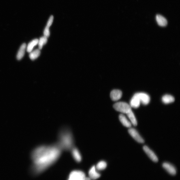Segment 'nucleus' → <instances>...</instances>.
I'll use <instances>...</instances> for the list:
<instances>
[{
  "instance_id": "dca6fc26",
  "label": "nucleus",
  "mask_w": 180,
  "mask_h": 180,
  "mask_svg": "<svg viewBox=\"0 0 180 180\" xmlns=\"http://www.w3.org/2000/svg\"><path fill=\"white\" fill-rule=\"evenodd\" d=\"M175 99L174 97L169 94L165 95L162 98V102L165 104L173 103Z\"/></svg>"
},
{
  "instance_id": "412c9836",
  "label": "nucleus",
  "mask_w": 180,
  "mask_h": 180,
  "mask_svg": "<svg viewBox=\"0 0 180 180\" xmlns=\"http://www.w3.org/2000/svg\"><path fill=\"white\" fill-rule=\"evenodd\" d=\"M47 41V37L44 36L41 37L39 40L38 44L39 45V50H41L42 49L44 45L46 44Z\"/></svg>"
},
{
  "instance_id": "6ab92c4d",
  "label": "nucleus",
  "mask_w": 180,
  "mask_h": 180,
  "mask_svg": "<svg viewBox=\"0 0 180 180\" xmlns=\"http://www.w3.org/2000/svg\"><path fill=\"white\" fill-rule=\"evenodd\" d=\"M30 53V58L31 60H34L39 57L41 54V51L39 49H37Z\"/></svg>"
},
{
  "instance_id": "7ed1b4c3",
  "label": "nucleus",
  "mask_w": 180,
  "mask_h": 180,
  "mask_svg": "<svg viewBox=\"0 0 180 180\" xmlns=\"http://www.w3.org/2000/svg\"><path fill=\"white\" fill-rule=\"evenodd\" d=\"M113 107L118 112L125 114L131 110V106L128 104L124 102H119L115 103Z\"/></svg>"
},
{
  "instance_id": "5701e85b",
  "label": "nucleus",
  "mask_w": 180,
  "mask_h": 180,
  "mask_svg": "<svg viewBox=\"0 0 180 180\" xmlns=\"http://www.w3.org/2000/svg\"><path fill=\"white\" fill-rule=\"evenodd\" d=\"M53 16H51L49 18L48 22L47 23V26L49 27L52 25L53 22Z\"/></svg>"
},
{
  "instance_id": "6e6552de",
  "label": "nucleus",
  "mask_w": 180,
  "mask_h": 180,
  "mask_svg": "<svg viewBox=\"0 0 180 180\" xmlns=\"http://www.w3.org/2000/svg\"><path fill=\"white\" fill-rule=\"evenodd\" d=\"M162 167L169 173L172 175H175L176 174V168L170 163L164 162L162 165Z\"/></svg>"
},
{
  "instance_id": "2eb2a0df",
  "label": "nucleus",
  "mask_w": 180,
  "mask_h": 180,
  "mask_svg": "<svg viewBox=\"0 0 180 180\" xmlns=\"http://www.w3.org/2000/svg\"><path fill=\"white\" fill-rule=\"evenodd\" d=\"M119 119L121 122L124 126L130 128L131 127V124L127 119L125 116L123 114H120L119 116Z\"/></svg>"
},
{
  "instance_id": "f8f14e48",
  "label": "nucleus",
  "mask_w": 180,
  "mask_h": 180,
  "mask_svg": "<svg viewBox=\"0 0 180 180\" xmlns=\"http://www.w3.org/2000/svg\"><path fill=\"white\" fill-rule=\"evenodd\" d=\"M141 103L138 96L135 94L130 101L129 105L131 108H137L139 107Z\"/></svg>"
},
{
  "instance_id": "4be33fe9",
  "label": "nucleus",
  "mask_w": 180,
  "mask_h": 180,
  "mask_svg": "<svg viewBox=\"0 0 180 180\" xmlns=\"http://www.w3.org/2000/svg\"><path fill=\"white\" fill-rule=\"evenodd\" d=\"M49 27L46 26V27L45 28L44 31V36L48 37L50 35V32L49 30Z\"/></svg>"
},
{
  "instance_id": "20e7f679",
  "label": "nucleus",
  "mask_w": 180,
  "mask_h": 180,
  "mask_svg": "<svg viewBox=\"0 0 180 180\" xmlns=\"http://www.w3.org/2000/svg\"><path fill=\"white\" fill-rule=\"evenodd\" d=\"M86 177L84 172L76 170L70 173L68 180H84Z\"/></svg>"
},
{
  "instance_id": "ddd939ff",
  "label": "nucleus",
  "mask_w": 180,
  "mask_h": 180,
  "mask_svg": "<svg viewBox=\"0 0 180 180\" xmlns=\"http://www.w3.org/2000/svg\"><path fill=\"white\" fill-rule=\"evenodd\" d=\"M156 18L158 25L160 27H165L167 25V20L166 19L162 16L159 15H157Z\"/></svg>"
},
{
  "instance_id": "b1692460",
  "label": "nucleus",
  "mask_w": 180,
  "mask_h": 180,
  "mask_svg": "<svg viewBox=\"0 0 180 180\" xmlns=\"http://www.w3.org/2000/svg\"><path fill=\"white\" fill-rule=\"evenodd\" d=\"M84 180H91V179H90L89 177H86Z\"/></svg>"
},
{
  "instance_id": "f257e3e1",
  "label": "nucleus",
  "mask_w": 180,
  "mask_h": 180,
  "mask_svg": "<svg viewBox=\"0 0 180 180\" xmlns=\"http://www.w3.org/2000/svg\"><path fill=\"white\" fill-rule=\"evenodd\" d=\"M62 151L56 144L42 145L35 148L31 155L33 172L38 174L46 169L58 160Z\"/></svg>"
},
{
  "instance_id": "aec40b11",
  "label": "nucleus",
  "mask_w": 180,
  "mask_h": 180,
  "mask_svg": "<svg viewBox=\"0 0 180 180\" xmlns=\"http://www.w3.org/2000/svg\"><path fill=\"white\" fill-rule=\"evenodd\" d=\"M107 163L104 161H101L98 163L96 167V169L99 170L105 169L107 167Z\"/></svg>"
},
{
  "instance_id": "39448f33",
  "label": "nucleus",
  "mask_w": 180,
  "mask_h": 180,
  "mask_svg": "<svg viewBox=\"0 0 180 180\" xmlns=\"http://www.w3.org/2000/svg\"><path fill=\"white\" fill-rule=\"evenodd\" d=\"M138 96L141 103L144 105H148L150 103V96L144 92H139L136 94Z\"/></svg>"
},
{
  "instance_id": "9b49d317",
  "label": "nucleus",
  "mask_w": 180,
  "mask_h": 180,
  "mask_svg": "<svg viewBox=\"0 0 180 180\" xmlns=\"http://www.w3.org/2000/svg\"><path fill=\"white\" fill-rule=\"evenodd\" d=\"M89 178L91 179L96 180L101 176V174L96 171V168L93 166L90 169L89 172Z\"/></svg>"
},
{
  "instance_id": "a211bd4d",
  "label": "nucleus",
  "mask_w": 180,
  "mask_h": 180,
  "mask_svg": "<svg viewBox=\"0 0 180 180\" xmlns=\"http://www.w3.org/2000/svg\"><path fill=\"white\" fill-rule=\"evenodd\" d=\"M127 117H128L129 120H131V124H133L134 126H136L137 124V120L132 110L127 113Z\"/></svg>"
},
{
  "instance_id": "1a4fd4ad",
  "label": "nucleus",
  "mask_w": 180,
  "mask_h": 180,
  "mask_svg": "<svg viewBox=\"0 0 180 180\" xmlns=\"http://www.w3.org/2000/svg\"><path fill=\"white\" fill-rule=\"evenodd\" d=\"M122 96V91L118 89H115L111 91L110 97L113 101H117L121 98Z\"/></svg>"
},
{
  "instance_id": "423d86ee",
  "label": "nucleus",
  "mask_w": 180,
  "mask_h": 180,
  "mask_svg": "<svg viewBox=\"0 0 180 180\" xmlns=\"http://www.w3.org/2000/svg\"><path fill=\"white\" fill-rule=\"evenodd\" d=\"M129 134L137 142L144 143V141L139 133L138 131L134 128H130L128 130Z\"/></svg>"
},
{
  "instance_id": "0eeeda50",
  "label": "nucleus",
  "mask_w": 180,
  "mask_h": 180,
  "mask_svg": "<svg viewBox=\"0 0 180 180\" xmlns=\"http://www.w3.org/2000/svg\"><path fill=\"white\" fill-rule=\"evenodd\" d=\"M143 150L149 158L153 162H158V158L154 153L150 150L148 146H145L143 147Z\"/></svg>"
},
{
  "instance_id": "f03ea898",
  "label": "nucleus",
  "mask_w": 180,
  "mask_h": 180,
  "mask_svg": "<svg viewBox=\"0 0 180 180\" xmlns=\"http://www.w3.org/2000/svg\"><path fill=\"white\" fill-rule=\"evenodd\" d=\"M56 144L62 150H71L74 147V139L69 129H65L61 130Z\"/></svg>"
},
{
  "instance_id": "4468645a",
  "label": "nucleus",
  "mask_w": 180,
  "mask_h": 180,
  "mask_svg": "<svg viewBox=\"0 0 180 180\" xmlns=\"http://www.w3.org/2000/svg\"><path fill=\"white\" fill-rule=\"evenodd\" d=\"M26 49H27L26 44L25 43L23 44L19 50L17 56H16L18 60H21L24 56Z\"/></svg>"
},
{
  "instance_id": "f3484780",
  "label": "nucleus",
  "mask_w": 180,
  "mask_h": 180,
  "mask_svg": "<svg viewBox=\"0 0 180 180\" xmlns=\"http://www.w3.org/2000/svg\"><path fill=\"white\" fill-rule=\"evenodd\" d=\"M39 40L35 39L32 40V41L30 42L27 47V51L28 53H30L32 51L34 46H37Z\"/></svg>"
},
{
  "instance_id": "9d476101",
  "label": "nucleus",
  "mask_w": 180,
  "mask_h": 180,
  "mask_svg": "<svg viewBox=\"0 0 180 180\" xmlns=\"http://www.w3.org/2000/svg\"><path fill=\"white\" fill-rule=\"evenodd\" d=\"M71 150L72 151V157L76 162H81L82 160V157L79 150L74 146Z\"/></svg>"
}]
</instances>
